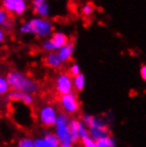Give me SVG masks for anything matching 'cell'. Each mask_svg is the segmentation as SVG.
<instances>
[{"label":"cell","mask_w":146,"mask_h":147,"mask_svg":"<svg viewBox=\"0 0 146 147\" xmlns=\"http://www.w3.org/2000/svg\"><path fill=\"white\" fill-rule=\"evenodd\" d=\"M70 116L66 113H60L58 115L57 124H55V136L58 138L59 142L62 144H74L73 138L70 134Z\"/></svg>","instance_id":"cell-3"},{"label":"cell","mask_w":146,"mask_h":147,"mask_svg":"<svg viewBox=\"0 0 146 147\" xmlns=\"http://www.w3.org/2000/svg\"><path fill=\"white\" fill-rule=\"evenodd\" d=\"M79 127H80V119L72 118V119H70V134H72L74 143H76L77 141L80 140V131H79Z\"/></svg>","instance_id":"cell-14"},{"label":"cell","mask_w":146,"mask_h":147,"mask_svg":"<svg viewBox=\"0 0 146 147\" xmlns=\"http://www.w3.org/2000/svg\"><path fill=\"white\" fill-rule=\"evenodd\" d=\"M2 7L11 15H22L27 11L28 5L24 0H4L2 1Z\"/></svg>","instance_id":"cell-7"},{"label":"cell","mask_w":146,"mask_h":147,"mask_svg":"<svg viewBox=\"0 0 146 147\" xmlns=\"http://www.w3.org/2000/svg\"><path fill=\"white\" fill-rule=\"evenodd\" d=\"M85 86V77L83 74H80L76 77H74V88L77 92H81Z\"/></svg>","instance_id":"cell-16"},{"label":"cell","mask_w":146,"mask_h":147,"mask_svg":"<svg viewBox=\"0 0 146 147\" xmlns=\"http://www.w3.org/2000/svg\"><path fill=\"white\" fill-rule=\"evenodd\" d=\"M25 94L26 93L18 92V91H11V92L7 94V99L10 100V101H22V102Z\"/></svg>","instance_id":"cell-18"},{"label":"cell","mask_w":146,"mask_h":147,"mask_svg":"<svg viewBox=\"0 0 146 147\" xmlns=\"http://www.w3.org/2000/svg\"><path fill=\"white\" fill-rule=\"evenodd\" d=\"M55 90L61 96L73 93L74 78L68 73L60 74L55 79Z\"/></svg>","instance_id":"cell-5"},{"label":"cell","mask_w":146,"mask_h":147,"mask_svg":"<svg viewBox=\"0 0 146 147\" xmlns=\"http://www.w3.org/2000/svg\"><path fill=\"white\" fill-rule=\"evenodd\" d=\"M60 105L64 113L67 115H73L78 113L80 110V102L78 99V96L76 93H70L67 95H63L60 97Z\"/></svg>","instance_id":"cell-4"},{"label":"cell","mask_w":146,"mask_h":147,"mask_svg":"<svg viewBox=\"0 0 146 147\" xmlns=\"http://www.w3.org/2000/svg\"><path fill=\"white\" fill-rule=\"evenodd\" d=\"M50 43L52 45V48H53V51L55 50H60L62 47H64L66 44L70 43L68 40V37L66 34H64L63 32H55L51 35Z\"/></svg>","instance_id":"cell-9"},{"label":"cell","mask_w":146,"mask_h":147,"mask_svg":"<svg viewBox=\"0 0 146 147\" xmlns=\"http://www.w3.org/2000/svg\"><path fill=\"white\" fill-rule=\"evenodd\" d=\"M140 75H141V78L144 82H146V64H143L141 68H140Z\"/></svg>","instance_id":"cell-23"},{"label":"cell","mask_w":146,"mask_h":147,"mask_svg":"<svg viewBox=\"0 0 146 147\" xmlns=\"http://www.w3.org/2000/svg\"><path fill=\"white\" fill-rule=\"evenodd\" d=\"M72 76V77H76V76H78V75H80L81 71H80V66L78 65V64H73L72 66L70 67V73H68Z\"/></svg>","instance_id":"cell-22"},{"label":"cell","mask_w":146,"mask_h":147,"mask_svg":"<svg viewBox=\"0 0 146 147\" xmlns=\"http://www.w3.org/2000/svg\"><path fill=\"white\" fill-rule=\"evenodd\" d=\"M32 7L34 13L40 16H47L49 14V5L46 1L43 0H34L32 2Z\"/></svg>","instance_id":"cell-11"},{"label":"cell","mask_w":146,"mask_h":147,"mask_svg":"<svg viewBox=\"0 0 146 147\" xmlns=\"http://www.w3.org/2000/svg\"><path fill=\"white\" fill-rule=\"evenodd\" d=\"M16 147H34V140L30 138H22L19 140Z\"/></svg>","instance_id":"cell-20"},{"label":"cell","mask_w":146,"mask_h":147,"mask_svg":"<svg viewBox=\"0 0 146 147\" xmlns=\"http://www.w3.org/2000/svg\"><path fill=\"white\" fill-rule=\"evenodd\" d=\"M97 147H117V141L113 136H108L96 142Z\"/></svg>","instance_id":"cell-15"},{"label":"cell","mask_w":146,"mask_h":147,"mask_svg":"<svg viewBox=\"0 0 146 147\" xmlns=\"http://www.w3.org/2000/svg\"><path fill=\"white\" fill-rule=\"evenodd\" d=\"M58 115L59 114L57 113V110L55 108L50 105H46L41 108L39 112V119L46 127H53L57 124Z\"/></svg>","instance_id":"cell-6"},{"label":"cell","mask_w":146,"mask_h":147,"mask_svg":"<svg viewBox=\"0 0 146 147\" xmlns=\"http://www.w3.org/2000/svg\"><path fill=\"white\" fill-rule=\"evenodd\" d=\"M94 11H95V5L93 3H90V2L83 4L82 7H81V14L83 15V16H85V17L91 16L94 13Z\"/></svg>","instance_id":"cell-19"},{"label":"cell","mask_w":146,"mask_h":147,"mask_svg":"<svg viewBox=\"0 0 146 147\" xmlns=\"http://www.w3.org/2000/svg\"><path fill=\"white\" fill-rule=\"evenodd\" d=\"M43 48L45 50H48V51H53V48H52V45H51L50 40H45L43 43Z\"/></svg>","instance_id":"cell-24"},{"label":"cell","mask_w":146,"mask_h":147,"mask_svg":"<svg viewBox=\"0 0 146 147\" xmlns=\"http://www.w3.org/2000/svg\"><path fill=\"white\" fill-rule=\"evenodd\" d=\"M60 147H74L73 144H62Z\"/></svg>","instance_id":"cell-26"},{"label":"cell","mask_w":146,"mask_h":147,"mask_svg":"<svg viewBox=\"0 0 146 147\" xmlns=\"http://www.w3.org/2000/svg\"><path fill=\"white\" fill-rule=\"evenodd\" d=\"M7 80L10 84V88L13 91L33 94V93H36L40 88L36 81H34L32 78L28 77L24 73H20L17 70L9 71L7 75Z\"/></svg>","instance_id":"cell-1"},{"label":"cell","mask_w":146,"mask_h":147,"mask_svg":"<svg viewBox=\"0 0 146 147\" xmlns=\"http://www.w3.org/2000/svg\"><path fill=\"white\" fill-rule=\"evenodd\" d=\"M10 88H10V84L7 82V78L0 76V96L7 95L9 93L11 92Z\"/></svg>","instance_id":"cell-17"},{"label":"cell","mask_w":146,"mask_h":147,"mask_svg":"<svg viewBox=\"0 0 146 147\" xmlns=\"http://www.w3.org/2000/svg\"><path fill=\"white\" fill-rule=\"evenodd\" d=\"M53 27L49 20H46L41 17L32 18L22 24L20 27L22 33H31L39 37H47L52 33Z\"/></svg>","instance_id":"cell-2"},{"label":"cell","mask_w":146,"mask_h":147,"mask_svg":"<svg viewBox=\"0 0 146 147\" xmlns=\"http://www.w3.org/2000/svg\"><path fill=\"white\" fill-rule=\"evenodd\" d=\"M74 50H75V45H74L73 42H70L68 44H66L64 47L61 48L58 53L63 62H67V61H70L72 59Z\"/></svg>","instance_id":"cell-12"},{"label":"cell","mask_w":146,"mask_h":147,"mask_svg":"<svg viewBox=\"0 0 146 147\" xmlns=\"http://www.w3.org/2000/svg\"><path fill=\"white\" fill-rule=\"evenodd\" d=\"M45 63H46L47 66L51 67V68H60V67L62 66L63 61L61 60L59 53H57V52H50L46 57Z\"/></svg>","instance_id":"cell-13"},{"label":"cell","mask_w":146,"mask_h":147,"mask_svg":"<svg viewBox=\"0 0 146 147\" xmlns=\"http://www.w3.org/2000/svg\"><path fill=\"white\" fill-rule=\"evenodd\" d=\"M81 143H82V146L83 147H97L96 141L93 140L90 136H85L83 139H81Z\"/></svg>","instance_id":"cell-21"},{"label":"cell","mask_w":146,"mask_h":147,"mask_svg":"<svg viewBox=\"0 0 146 147\" xmlns=\"http://www.w3.org/2000/svg\"><path fill=\"white\" fill-rule=\"evenodd\" d=\"M61 143L59 142L55 134L46 132L43 138L34 140V147H60Z\"/></svg>","instance_id":"cell-8"},{"label":"cell","mask_w":146,"mask_h":147,"mask_svg":"<svg viewBox=\"0 0 146 147\" xmlns=\"http://www.w3.org/2000/svg\"><path fill=\"white\" fill-rule=\"evenodd\" d=\"M4 38H5V34H4V31L1 28H0V45L3 44Z\"/></svg>","instance_id":"cell-25"},{"label":"cell","mask_w":146,"mask_h":147,"mask_svg":"<svg viewBox=\"0 0 146 147\" xmlns=\"http://www.w3.org/2000/svg\"><path fill=\"white\" fill-rule=\"evenodd\" d=\"M14 25V19L12 15L4 9L2 5L0 7V27L4 29H12Z\"/></svg>","instance_id":"cell-10"}]
</instances>
